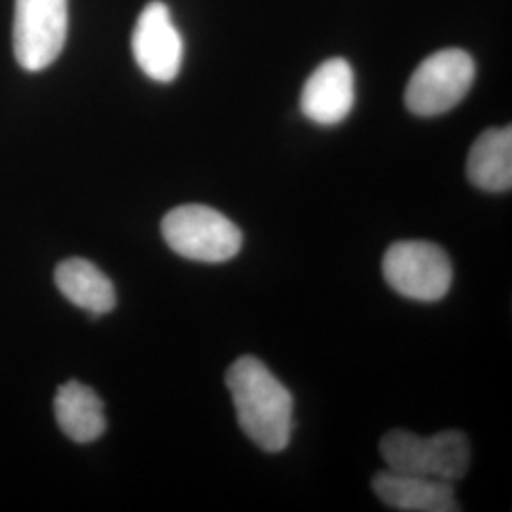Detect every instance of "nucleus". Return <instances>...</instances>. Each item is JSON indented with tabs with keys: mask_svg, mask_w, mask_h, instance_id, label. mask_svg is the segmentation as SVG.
I'll return each instance as SVG.
<instances>
[{
	"mask_svg": "<svg viewBox=\"0 0 512 512\" xmlns=\"http://www.w3.org/2000/svg\"><path fill=\"white\" fill-rule=\"evenodd\" d=\"M131 50L139 69L154 82H173L183 67L184 40L167 4L154 0L145 6L133 29Z\"/></svg>",
	"mask_w": 512,
	"mask_h": 512,
	"instance_id": "0eeeda50",
	"label": "nucleus"
},
{
	"mask_svg": "<svg viewBox=\"0 0 512 512\" xmlns=\"http://www.w3.org/2000/svg\"><path fill=\"white\" fill-rule=\"evenodd\" d=\"M355 105V73L344 57L323 61L304 84L302 114L317 126L344 122Z\"/></svg>",
	"mask_w": 512,
	"mask_h": 512,
	"instance_id": "6e6552de",
	"label": "nucleus"
},
{
	"mask_svg": "<svg viewBox=\"0 0 512 512\" xmlns=\"http://www.w3.org/2000/svg\"><path fill=\"white\" fill-rule=\"evenodd\" d=\"M55 420L61 431L80 444L99 439L107 429L105 406L88 385L69 382L55 395Z\"/></svg>",
	"mask_w": 512,
	"mask_h": 512,
	"instance_id": "f8f14e48",
	"label": "nucleus"
},
{
	"mask_svg": "<svg viewBox=\"0 0 512 512\" xmlns=\"http://www.w3.org/2000/svg\"><path fill=\"white\" fill-rule=\"evenodd\" d=\"M374 494L389 509L403 512H456L461 509L452 482L382 471L372 478Z\"/></svg>",
	"mask_w": 512,
	"mask_h": 512,
	"instance_id": "1a4fd4ad",
	"label": "nucleus"
},
{
	"mask_svg": "<svg viewBox=\"0 0 512 512\" xmlns=\"http://www.w3.org/2000/svg\"><path fill=\"white\" fill-rule=\"evenodd\" d=\"M55 285L74 306L101 317L114 310L116 291L107 275L84 258H69L55 270Z\"/></svg>",
	"mask_w": 512,
	"mask_h": 512,
	"instance_id": "9b49d317",
	"label": "nucleus"
},
{
	"mask_svg": "<svg viewBox=\"0 0 512 512\" xmlns=\"http://www.w3.org/2000/svg\"><path fill=\"white\" fill-rule=\"evenodd\" d=\"M475 59L459 48H446L423 59L410 76L404 105L421 118L440 116L458 107L475 82Z\"/></svg>",
	"mask_w": 512,
	"mask_h": 512,
	"instance_id": "20e7f679",
	"label": "nucleus"
},
{
	"mask_svg": "<svg viewBox=\"0 0 512 512\" xmlns=\"http://www.w3.org/2000/svg\"><path fill=\"white\" fill-rule=\"evenodd\" d=\"M226 385L238 412L241 431L264 452L285 450L293 435L294 401L268 366L256 357H239L228 368Z\"/></svg>",
	"mask_w": 512,
	"mask_h": 512,
	"instance_id": "f257e3e1",
	"label": "nucleus"
},
{
	"mask_svg": "<svg viewBox=\"0 0 512 512\" xmlns=\"http://www.w3.org/2000/svg\"><path fill=\"white\" fill-rule=\"evenodd\" d=\"M165 243L188 260L220 264L238 255L243 234L238 226L207 205H181L162 220Z\"/></svg>",
	"mask_w": 512,
	"mask_h": 512,
	"instance_id": "7ed1b4c3",
	"label": "nucleus"
},
{
	"mask_svg": "<svg viewBox=\"0 0 512 512\" xmlns=\"http://www.w3.org/2000/svg\"><path fill=\"white\" fill-rule=\"evenodd\" d=\"M387 285L418 302H437L452 287V262L439 245L429 241H397L382 262Z\"/></svg>",
	"mask_w": 512,
	"mask_h": 512,
	"instance_id": "39448f33",
	"label": "nucleus"
},
{
	"mask_svg": "<svg viewBox=\"0 0 512 512\" xmlns=\"http://www.w3.org/2000/svg\"><path fill=\"white\" fill-rule=\"evenodd\" d=\"M69 33L67 0H16L14 55L25 71L50 67L65 48Z\"/></svg>",
	"mask_w": 512,
	"mask_h": 512,
	"instance_id": "423d86ee",
	"label": "nucleus"
},
{
	"mask_svg": "<svg viewBox=\"0 0 512 512\" xmlns=\"http://www.w3.org/2000/svg\"><path fill=\"white\" fill-rule=\"evenodd\" d=\"M387 471L458 482L471 465V444L461 431H442L433 437H418L393 429L380 442Z\"/></svg>",
	"mask_w": 512,
	"mask_h": 512,
	"instance_id": "f03ea898",
	"label": "nucleus"
},
{
	"mask_svg": "<svg viewBox=\"0 0 512 512\" xmlns=\"http://www.w3.org/2000/svg\"><path fill=\"white\" fill-rule=\"evenodd\" d=\"M467 177L484 192H509L512 186V129H486L467 158Z\"/></svg>",
	"mask_w": 512,
	"mask_h": 512,
	"instance_id": "9d476101",
	"label": "nucleus"
}]
</instances>
